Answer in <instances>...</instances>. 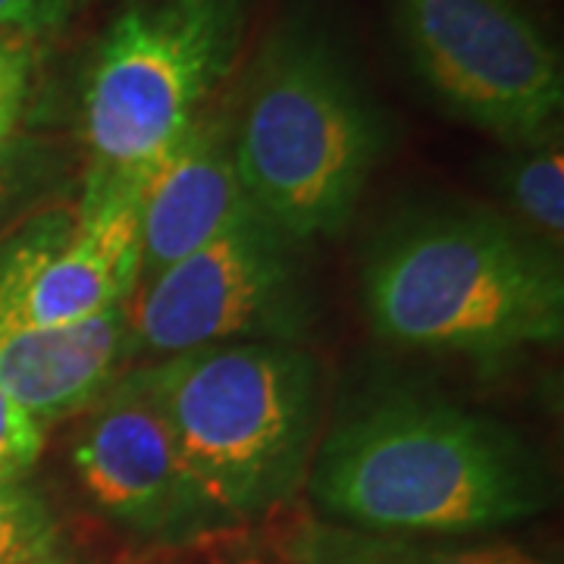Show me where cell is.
Instances as JSON below:
<instances>
[{
    "label": "cell",
    "mask_w": 564,
    "mask_h": 564,
    "mask_svg": "<svg viewBox=\"0 0 564 564\" xmlns=\"http://www.w3.org/2000/svg\"><path fill=\"white\" fill-rule=\"evenodd\" d=\"M307 489L326 524L383 536H477L552 502L543 458L514 430L417 392L345 408L317 440Z\"/></svg>",
    "instance_id": "1"
},
{
    "label": "cell",
    "mask_w": 564,
    "mask_h": 564,
    "mask_svg": "<svg viewBox=\"0 0 564 564\" xmlns=\"http://www.w3.org/2000/svg\"><path fill=\"white\" fill-rule=\"evenodd\" d=\"M364 314L383 343L474 358L564 333L562 251L499 210L436 204L399 214L367 248Z\"/></svg>",
    "instance_id": "2"
},
{
    "label": "cell",
    "mask_w": 564,
    "mask_h": 564,
    "mask_svg": "<svg viewBox=\"0 0 564 564\" xmlns=\"http://www.w3.org/2000/svg\"><path fill=\"white\" fill-rule=\"evenodd\" d=\"M389 139L383 107L326 25H273L232 113L239 182L263 223L292 245L339 236Z\"/></svg>",
    "instance_id": "3"
},
{
    "label": "cell",
    "mask_w": 564,
    "mask_h": 564,
    "mask_svg": "<svg viewBox=\"0 0 564 564\" xmlns=\"http://www.w3.org/2000/svg\"><path fill=\"white\" fill-rule=\"evenodd\" d=\"M204 530L248 524L307 480L321 440V364L299 343H236L144 361Z\"/></svg>",
    "instance_id": "4"
},
{
    "label": "cell",
    "mask_w": 564,
    "mask_h": 564,
    "mask_svg": "<svg viewBox=\"0 0 564 564\" xmlns=\"http://www.w3.org/2000/svg\"><path fill=\"white\" fill-rule=\"evenodd\" d=\"M251 0H132L82 76L88 176L141 182L236 69Z\"/></svg>",
    "instance_id": "5"
},
{
    "label": "cell",
    "mask_w": 564,
    "mask_h": 564,
    "mask_svg": "<svg viewBox=\"0 0 564 564\" xmlns=\"http://www.w3.org/2000/svg\"><path fill=\"white\" fill-rule=\"evenodd\" d=\"M386 13L448 117L511 148L558 135L562 54L518 0H386Z\"/></svg>",
    "instance_id": "6"
},
{
    "label": "cell",
    "mask_w": 564,
    "mask_h": 564,
    "mask_svg": "<svg viewBox=\"0 0 564 564\" xmlns=\"http://www.w3.org/2000/svg\"><path fill=\"white\" fill-rule=\"evenodd\" d=\"M295 248L248 210L214 242L139 282L129 302V361L214 345L299 343L311 302Z\"/></svg>",
    "instance_id": "7"
},
{
    "label": "cell",
    "mask_w": 564,
    "mask_h": 564,
    "mask_svg": "<svg viewBox=\"0 0 564 564\" xmlns=\"http://www.w3.org/2000/svg\"><path fill=\"white\" fill-rule=\"evenodd\" d=\"M141 182L85 176L0 242V326H66L132 302L141 280Z\"/></svg>",
    "instance_id": "8"
},
{
    "label": "cell",
    "mask_w": 564,
    "mask_h": 564,
    "mask_svg": "<svg viewBox=\"0 0 564 564\" xmlns=\"http://www.w3.org/2000/svg\"><path fill=\"white\" fill-rule=\"evenodd\" d=\"M69 464L85 499L126 533L151 543L204 533L166 421L132 370L82 411Z\"/></svg>",
    "instance_id": "9"
},
{
    "label": "cell",
    "mask_w": 564,
    "mask_h": 564,
    "mask_svg": "<svg viewBox=\"0 0 564 564\" xmlns=\"http://www.w3.org/2000/svg\"><path fill=\"white\" fill-rule=\"evenodd\" d=\"M248 210L236 170L232 113L207 110L141 180L139 282L214 242Z\"/></svg>",
    "instance_id": "10"
},
{
    "label": "cell",
    "mask_w": 564,
    "mask_h": 564,
    "mask_svg": "<svg viewBox=\"0 0 564 564\" xmlns=\"http://www.w3.org/2000/svg\"><path fill=\"white\" fill-rule=\"evenodd\" d=\"M129 364V304L66 326H0V395L41 426L79 417Z\"/></svg>",
    "instance_id": "11"
},
{
    "label": "cell",
    "mask_w": 564,
    "mask_h": 564,
    "mask_svg": "<svg viewBox=\"0 0 564 564\" xmlns=\"http://www.w3.org/2000/svg\"><path fill=\"white\" fill-rule=\"evenodd\" d=\"M295 564H549L524 545L470 536H383L311 524L289 545Z\"/></svg>",
    "instance_id": "12"
},
{
    "label": "cell",
    "mask_w": 564,
    "mask_h": 564,
    "mask_svg": "<svg viewBox=\"0 0 564 564\" xmlns=\"http://www.w3.org/2000/svg\"><path fill=\"white\" fill-rule=\"evenodd\" d=\"M492 185L505 204V217L533 239L562 251L564 239V151L562 135L514 148L496 173Z\"/></svg>",
    "instance_id": "13"
},
{
    "label": "cell",
    "mask_w": 564,
    "mask_h": 564,
    "mask_svg": "<svg viewBox=\"0 0 564 564\" xmlns=\"http://www.w3.org/2000/svg\"><path fill=\"white\" fill-rule=\"evenodd\" d=\"M57 514L35 486H0V564L57 543Z\"/></svg>",
    "instance_id": "14"
},
{
    "label": "cell",
    "mask_w": 564,
    "mask_h": 564,
    "mask_svg": "<svg viewBox=\"0 0 564 564\" xmlns=\"http://www.w3.org/2000/svg\"><path fill=\"white\" fill-rule=\"evenodd\" d=\"M57 182V154L35 141L10 139L0 144V226L39 202Z\"/></svg>",
    "instance_id": "15"
},
{
    "label": "cell",
    "mask_w": 564,
    "mask_h": 564,
    "mask_svg": "<svg viewBox=\"0 0 564 564\" xmlns=\"http://www.w3.org/2000/svg\"><path fill=\"white\" fill-rule=\"evenodd\" d=\"M44 452V426L0 395V486L25 484Z\"/></svg>",
    "instance_id": "16"
},
{
    "label": "cell",
    "mask_w": 564,
    "mask_h": 564,
    "mask_svg": "<svg viewBox=\"0 0 564 564\" xmlns=\"http://www.w3.org/2000/svg\"><path fill=\"white\" fill-rule=\"evenodd\" d=\"M82 0H0V35L10 44L57 35Z\"/></svg>",
    "instance_id": "17"
},
{
    "label": "cell",
    "mask_w": 564,
    "mask_h": 564,
    "mask_svg": "<svg viewBox=\"0 0 564 564\" xmlns=\"http://www.w3.org/2000/svg\"><path fill=\"white\" fill-rule=\"evenodd\" d=\"M29 91V61L20 44L0 41V144L13 139Z\"/></svg>",
    "instance_id": "18"
},
{
    "label": "cell",
    "mask_w": 564,
    "mask_h": 564,
    "mask_svg": "<svg viewBox=\"0 0 564 564\" xmlns=\"http://www.w3.org/2000/svg\"><path fill=\"white\" fill-rule=\"evenodd\" d=\"M10 564H88L82 562V558H73V555H63L57 543L47 545V549H39V552H32V555H22L17 562Z\"/></svg>",
    "instance_id": "19"
}]
</instances>
